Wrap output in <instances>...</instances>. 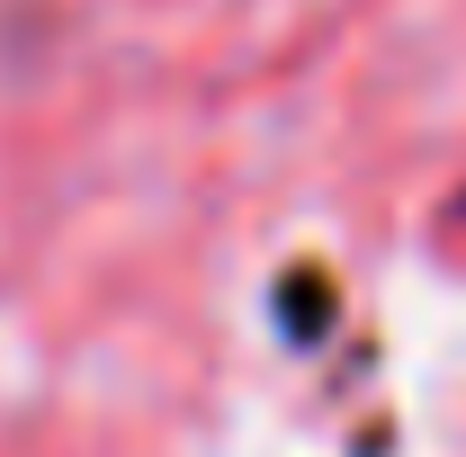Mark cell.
Segmentation results:
<instances>
[{"label": "cell", "instance_id": "obj_1", "mask_svg": "<svg viewBox=\"0 0 466 457\" xmlns=\"http://www.w3.org/2000/svg\"><path fill=\"white\" fill-rule=\"evenodd\" d=\"M458 225H466V198H458Z\"/></svg>", "mask_w": 466, "mask_h": 457}]
</instances>
